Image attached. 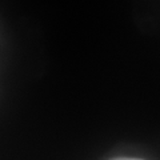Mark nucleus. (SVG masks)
<instances>
[{
	"mask_svg": "<svg viewBox=\"0 0 160 160\" xmlns=\"http://www.w3.org/2000/svg\"><path fill=\"white\" fill-rule=\"evenodd\" d=\"M113 160H143V159H133V158H118Z\"/></svg>",
	"mask_w": 160,
	"mask_h": 160,
	"instance_id": "1",
	"label": "nucleus"
}]
</instances>
